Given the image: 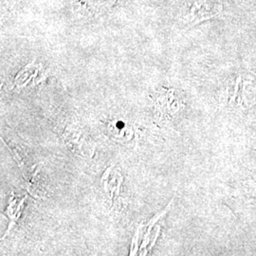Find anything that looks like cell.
Listing matches in <instances>:
<instances>
[{
    "label": "cell",
    "mask_w": 256,
    "mask_h": 256,
    "mask_svg": "<svg viewBox=\"0 0 256 256\" xmlns=\"http://www.w3.org/2000/svg\"><path fill=\"white\" fill-rule=\"evenodd\" d=\"M188 7L187 23L189 25L216 18L221 12V5L216 0H192Z\"/></svg>",
    "instance_id": "6da1fadb"
},
{
    "label": "cell",
    "mask_w": 256,
    "mask_h": 256,
    "mask_svg": "<svg viewBox=\"0 0 256 256\" xmlns=\"http://www.w3.org/2000/svg\"><path fill=\"white\" fill-rule=\"evenodd\" d=\"M90 9H104L111 7L116 0H81Z\"/></svg>",
    "instance_id": "7a4b0ae2"
}]
</instances>
